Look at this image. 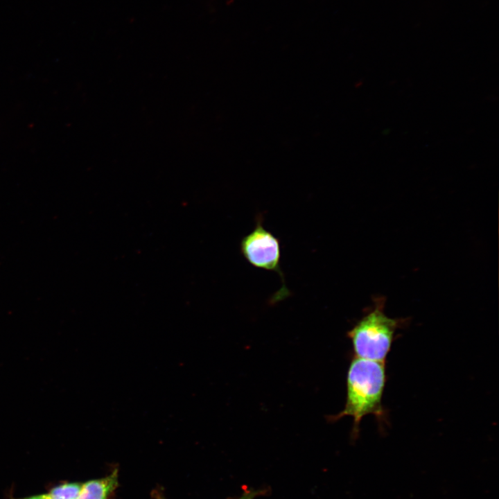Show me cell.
<instances>
[{
	"instance_id": "9",
	"label": "cell",
	"mask_w": 499,
	"mask_h": 499,
	"mask_svg": "<svg viewBox=\"0 0 499 499\" xmlns=\"http://www.w3.org/2000/svg\"><path fill=\"white\" fill-rule=\"evenodd\" d=\"M51 499H53V498H51Z\"/></svg>"
},
{
	"instance_id": "7",
	"label": "cell",
	"mask_w": 499,
	"mask_h": 499,
	"mask_svg": "<svg viewBox=\"0 0 499 499\" xmlns=\"http://www.w3.org/2000/svg\"><path fill=\"white\" fill-rule=\"evenodd\" d=\"M12 499H51V497L48 493H46V494L31 496L23 498H12Z\"/></svg>"
},
{
	"instance_id": "2",
	"label": "cell",
	"mask_w": 499,
	"mask_h": 499,
	"mask_svg": "<svg viewBox=\"0 0 499 499\" xmlns=\"http://www.w3.org/2000/svg\"><path fill=\"white\" fill-rule=\"evenodd\" d=\"M384 306V300L377 299L372 309L348 332L356 357L385 362L403 321L386 315Z\"/></svg>"
},
{
	"instance_id": "6",
	"label": "cell",
	"mask_w": 499,
	"mask_h": 499,
	"mask_svg": "<svg viewBox=\"0 0 499 499\" xmlns=\"http://www.w3.org/2000/svg\"><path fill=\"white\" fill-rule=\"evenodd\" d=\"M258 494L256 491H248L243 493V495L238 499H254V497Z\"/></svg>"
},
{
	"instance_id": "1",
	"label": "cell",
	"mask_w": 499,
	"mask_h": 499,
	"mask_svg": "<svg viewBox=\"0 0 499 499\" xmlns=\"http://www.w3.org/2000/svg\"><path fill=\"white\" fill-rule=\"evenodd\" d=\"M386 380L385 362L354 358L347 372L345 407L335 419L352 417L353 434L358 432L361 420L366 415L373 414L378 422L385 421L382 398Z\"/></svg>"
},
{
	"instance_id": "4",
	"label": "cell",
	"mask_w": 499,
	"mask_h": 499,
	"mask_svg": "<svg viewBox=\"0 0 499 499\" xmlns=\"http://www.w3.org/2000/svg\"><path fill=\"white\" fill-rule=\"evenodd\" d=\"M118 485V470L82 484L78 499H108Z\"/></svg>"
},
{
	"instance_id": "8",
	"label": "cell",
	"mask_w": 499,
	"mask_h": 499,
	"mask_svg": "<svg viewBox=\"0 0 499 499\" xmlns=\"http://www.w3.org/2000/svg\"><path fill=\"white\" fill-rule=\"evenodd\" d=\"M152 493L155 499H166L162 493L157 490H155Z\"/></svg>"
},
{
	"instance_id": "5",
	"label": "cell",
	"mask_w": 499,
	"mask_h": 499,
	"mask_svg": "<svg viewBox=\"0 0 499 499\" xmlns=\"http://www.w3.org/2000/svg\"><path fill=\"white\" fill-rule=\"evenodd\" d=\"M82 486L80 482H64L51 488L48 494L53 499H78Z\"/></svg>"
},
{
	"instance_id": "3",
	"label": "cell",
	"mask_w": 499,
	"mask_h": 499,
	"mask_svg": "<svg viewBox=\"0 0 499 499\" xmlns=\"http://www.w3.org/2000/svg\"><path fill=\"white\" fill-rule=\"evenodd\" d=\"M240 250L245 259L252 266L277 273L281 279L283 286L272 297L279 301L287 297V289L284 275L281 269L280 241L271 231L266 229L259 218L254 229L240 240Z\"/></svg>"
}]
</instances>
